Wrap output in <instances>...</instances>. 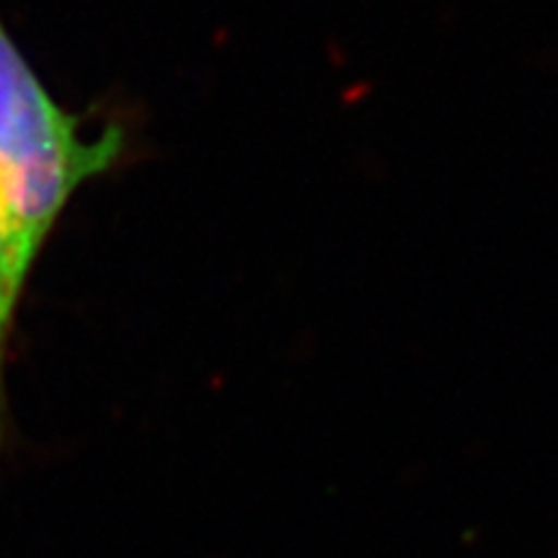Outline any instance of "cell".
Listing matches in <instances>:
<instances>
[{
    "label": "cell",
    "instance_id": "cell-1",
    "mask_svg": "<svg viewBox=\"0 0 558 558\" xmlns=\"http://www.w3.org/2000/svg\"><path fill=\"white\" fill-rule=\"evenodd\" d=\"M122 124L96 135L41 83L0 16V435L3 369L19 305L41 251L83 184L120 163Z\"/></svg>",
    "mask_w": 558,
    "mask_h": 558
}]
</instances>
